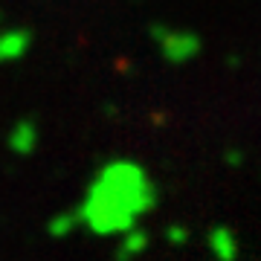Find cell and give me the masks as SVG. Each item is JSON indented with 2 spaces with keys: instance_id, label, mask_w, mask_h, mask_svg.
Returning <instances> with one entry per match:
<instances>
[{
  "instance_id": "cell-1",
  "label": "cell",
  "mask_w": 261,
  "mask_h": 261,
  "mask_svg": "<svg viewBox=\"0 0 261 261\" xmlns=\"http://www.w3.org/2000/svg\"><path fill=\"white\" fill-rule=\"evenodd\" d=\"M154 203V186L137 163L116 160L99 171L79 212L96 235L130 232L137 218Z\"/></svg>"
},
{
  "instance_id": "cell-2",
  "label": "cell",
  "mask_w": 261,
  "mask_h": 261,
  "mask_svg": "<svg viewBox=\"0 0 261 261\" xmlns=\"http://www.w3.org/2000/svg\"><path fill=\"white\" fill-rule=\"evenodd\" d=\"M154 35H157V41H160L163 56H166L168 61H177V64L180 61H189V58L200 49V41H197L192 32H180V29H174V32H160V29H154Z\"/></svg>"
},
{
  "instance_id": "cell-3",
  "label": "cell",
  "mask_w": 261,
  "mask_h": 261,
  "mask_svg": "<svg viewBox=\"0 0 261 261\" xmlns=\"http://www.w3.org/2000/svg\"><path fill=\"white\" fill-rule=\"evenodd\" d=\"M29 32L27 29H6L0 32V61H15L27 53Z\"/></svg>"
},
{
  "instance_id": "cell-4",
  "label": "cell",
  "mask_w": 261,
  "mask_h": 261,
  "mask_svg": "<svg viewBox=\"0 0 261 261\" xmlns=\"http://www.w3.org/2000/svg\"><path fill=\"white\" fill-rule=\"evenodd\" d=\"M209 247H212V252H215L218 261H232L235 255H238V244H235V238H232L229 229H212Z\"/></svg>"
},
{
  "instance_id": "cell-5",
  "label": "cell",
  "mask_w": 261,
  "mask_h": 261,
  "mask_svg": "<svg viewBox=\"0 0 261 261\" xmlns=\"http://www.w3.org/2000/svg\"><path fill=\"white\" fill-rule=\"evenodd\" d=\"M35 142H38V130L32 122H18L15 128H12L9 134V145L15 151H20V154H27V151L35 148Z\"/></svg>"
},
{
  "instance_id": "cell-6",
  "label": "cell",
  "mask_w": 261,
  "mask_h": 261,
  "mask_svg": "<svg viewBox=\"0 0 261 261\" xmlns=\"http://www.w3.org/2000/svg\"><path fill=\"white\" fill-rule=\"evenodd\" d=\"M145 244H148V238H145L140 229H130V232H125V241H122L119 255H122V258H130V255H137Z\"/></svg>"
},
{
  "instance_id": "cell-7",
  "label": "cell",
  "mask_w": 261,
  "mask_h": 261,
  "mask_svg": "<svg viewBox=\"0 0 261 261\" xmlns=\"http://www.w3.org/2000/svg\"><path fill=\"white\" fill-rule=\"evenodd\" d=\"M70 226H73V218H56L53 221V235H67Z\"/></svg>"
}]
</instances>
